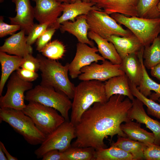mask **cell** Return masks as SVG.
<instances>
[{
    "instance_id": "cell-11",
    "label": "cell",
    "mask_w": 160,
    "mask_h": 160,
    "mask_svg": "<svg viewBox=\"0 0 160 160\" xmlns=\"http://www.w3.org/2000/svg\"><path fill=\"white\" fill-rule=\"evenodd\" d=\"M81 71V73L78 78L81 81L97 80L103 82L114 76L125 74L121 69L120 64H114L105 60L101 64L92 63L82 68Z\"/></svg>"
},
{
    "instance_id": "cell-39",
    "label": "cell",
    "mask_w": 160,
    "mask_h": 160,
    "mask_svg": "<svg viewBox=\"0 0 160 160\" xmlns=\"http://www.w3.org/2000/svg\"><path fill=\"white\" fill-rule=\"evenodd\" d=\"M16 73L20 79L28 82L34 81L39 77L36 72L21 68L16 71Z\"/></svg>"
},
{
    "instance_id": "cell-21",
    "label": "cell",
    "mask_w": 160,
    "mask_h": 160,
    "mask_svg": "<svg viewBox=\"0 0 160 160\" xmlns=\"http://www.w3.org/2000/svg\"><path fill=\"white\" fill-rule=\"evenodd\" d=\"M107 40L113 44L122 60L129 54H137L144 47L138 39L133 34L129 36L113 35Z\"/></svg>"
},
{
    "instance_id": "cell-37",
    "label": "cell",
    "mask_w": 160,
    "mask_h": 160,
    "mask_svg": "<svg viewBox=\"0 0 160 160\" xmlns=\"http://www.w3.org/2000/svg\"><path fill=\"white\" fill-rule=\"evenodd\" d=\"M145 159L147 160H160V145L154 143L147 145L144 152Z\"/></svg>"
},
{
    "instance_id": "cell-3",
    "label": "cell",
    "mask_w": 160,
    "mask_h": 160,
    "mask_svg": "<svg viewBox=\"0 0 160 160\" xmlns=\"http://www.w3.org/2000/svg\"><path fill=\"white\" fill-rule=\"evenodd\" d=\"M36 57L40 65V84L52 87L72 99L75 86L68 77L69 63L63 65L56 60L48 59L41 54H37Z\"/></svg>"
},
{
    "instance_id": "cell-42",
    "label": "cell",
    "mask_w": 160,
    "mask_h": 160,
    "mask_svg": "<svg viewBox=\"0 0 160 160\" xmlns=\"http://www.w3.org/2000/svg\"><path fill=\"white\" fill-rule=\"evenodd\" d=\"M0 147H1L8 160H17L18 159L12 156L7 151L4 144L0 141Z\"/></svg>"
},
{
    "instance_id": "cell-31",
    "label": "cell",
    "mask_w": 160,
    "mask_h": 160,
    "mask_svg": "<svg viewBox=\"0 0 160 160\" xmlns=\"http://www.w3.org/2000/svg\"><path fill=\"white\" fill-rule=\"evenodd\" d=\"M129 85L131 92L136 98L141 100L147 107V113L160 120V97L158 101L159 103L148 98L142 94L138 89L137 87L129 81Z\"/></svg>"
},
{
    "instance_id": "cell-18",
    "label": "cell",
    "mask_w": 160,
    "mask_h": 160,
    "mask_svg": "<svg viewBox=\"0 0 160 160\" xmlns=\"http://www.w3.org/2000/svg\"><path fill=\"white\" fill-rule=\"evenodd\" d=\"M25 35L23 30L12 35L5 40L3 45L0 47V52L23 57L28 54H32L33 48L27 44Z\"/></svg>"
},
{
    "instance_id": "cell-6",
    "label": "cell",
    "mask_w": 160,
    "mask_h": 160,
    "mask_svg": "<svg viewBox=\"0 0 160 160\" xmlns=\"http://www.w3.org/2000/svg\"><path fill=\"white\" fill-rule=\"evenodd\" d=\"M65 94L56 90L52 87L40 84L27 91L25 100L35 101L55 108L64 118L70 121L69 111L72 102Z\"/></svg>"
},
{
    "instance_id": "cell-20",
    "label": "cell",
    "mask_w": 160,
    "mask_h": 160,
    "mask_svg": "<svg viewBox=\"0 0 160 160\" xmlns=\"http://www.w3.org/2000/svg\"><path fill=\"white\" fill-rule=\"evenodd\" d=\"M138 0H106L96 6L109 15L118 13L128 17H138Z\"/></svg>"
},
{
    "instance_id": "cell-8",
    "label": "cell",
    "mask_w": 160,
    "mask_h": 160,
    "mask_svg": "<svg viewBox=\"0 0 160 160\" xmlns=\"http://www.w3.org/2000/svg\"><path fill=\"white\" fill-rule=\"evenodd\" d=\"M76 137L75 125L70 121H65L46 135L40 147L34 151V153L37 158L39 159L51 150H57L63 152L71 146V141Z\"/></svg>"
},
{
    "instance_id": "cell-48",
    "label": "cell",
    "mask_w": 160,
    "mask_h": 160,
    "mask_svg": "<svg viewBox=\"0 0 160 160\" xmlns=\"http://www.w3.org/2000/svg\"><path fill=\"white\" fill-rule=\"evenodd\" d=\"M4 0H0V3H2L4 1Z\"/></svg>"
},
{
    "instance_id": "cell-13",
    "label": "cell",
    "mask_w": 160,
    "mask_h": 160,
    "mask_svg": "<svg viewBox=\"0 0 160 160\" xmlns=\"http://www.w3.org/2000/svg\"><path fill=\"white\" fill-rule=\"evenodd\" d=\"M32 0L36 3L34 18L40 24L48 23L51 27L63 12V4L55 0Z\"/></svg>"
},
{
    "instance_id": "cell-2",
    "label": "cell",
    "mask_w": 160,
    "mask_h": 160,
    "mask_svg": "<svg viewBox=\"0 0 160 160\" xmlns=\"http://www.w3.org/2000/svg\"><path fill=\"white\" fill-rule=\"evenodd\" d=\"M72 100L70 121L75 125L94 103L108 100L104 83L97 80L81 81L75 86Z\"/></svg>"
},
{
    "instance_id": "cell-29",
    "label": "cell",
    "mask_w": 160,
    "mask_h": 160,
    "mask_svg": "<svg viewBox=\"0 0 160 160\" xmlns=\"http://www.w3.org/2000/svg\"><path fill=\"white\" fill-rule=\"evenodd\" d=\"M96 160H134L129 153L113 145L96 150Z\"/></svg>"
},
{
    "instance_id": "cell-36",
    "label": "cell",
    "mask_w": 160,
    "mask_h": 160,
    "mask_svg": "<svg viewBox=\"0 0 160 160\" xmlns=\"http://www.w3.org/2000/svg\"><path fill=\"white\" fill-rule=\"evenodd\" d=\"M20 68L36 72L39 70L40 65L38 59L31 54H29L23 57Z\"/></svg>"
},
{
    "instance_id": "cell-44",
    "label": "cell",
    "mask_w": 160,
    "mask_h": 160,
    "mask_svg": "<svg viewBox=\"0 0 160 160\" xmlns=\"http://www.w3.org/2000/svg\"><path fill=\"white\" fill-rule=\"evenodd\" d=\"M106 0H89V2L94 3L96 4Z\"/></svg>"
},
{
    "instance_id": "cell-1",
    "label": "cell",
    "mask_w": 160,
    "mask_h": 160,
    "mask_svg": "<svg viewBox=\"0 0 160 160\" xmlns=\"http://www.w3.org/2000/svg\"><path fill=\"white\" fill-rule=\"evenodd\" d=\"M120 95L111 96L106 102L94 103L82 115L75 125L74 147H92L96 150L106 148L104 139L116 135H126L121 129L123 122L131 120L129 116L132 101Z\"/></svg>"
},
{
    "instance_id": "cell-17",
    "label": "cell",
    "mask_w": 160,
    "mask_h": 160,
    "mask_svg": "<svg viewBox=\"0 0 160 160\" xmlns=\"http://www.w3.org/2000/svg\"><path fill=\"white\" fill-rule=\"evenodd\" d=\"M144 47L137 54H129L122 60L121 69L127 76L129 81L137 87L141 82L143 76L142 62L143 59Z\"/></svg>"
},
{
    "instance_id": "cell-19",
    "label": "cell",
    "mask_w": 160,
    "mask_h": 160,
    "mask_svg": "<svg viewBox=\"0 0 160 160\" xmlns=\"http://www.w3.org/2000/svg\"><path fill=\"white\" fill-rule=\"evenodd\" d=\"M59 28L62 33L67 32L75 36L79 42L95 47L94 43L88 37L89 28L87 21L86 15L78 16L73 22L67 21L62 23Z\"/></svg>"
},
{
    "instance_id": "cell-32",
    "label": "cell",
    "mask_w": 160,
    "mask_h": 160,
    "mask_svg": "<svg viewBox=\"0 0 160 160\" xmlns=\"http://www.w3.org/2000/svg\"><path fill=\"white\" fill-rule=\"evenodd\" d=\"M160 0H138L137 10L140 17L154 19L160 17L158 8Z\"/></svg>"
},
{
    "instance_id": "cell-38",
    "label": "cell",
    "mask_w": 160,
    "mask_h": 160,
    "mask_svg": "<svg viewBox=\"0 0 160 160\" xmlns=\"http://www.w3.org/2000/svg\"><path fill=\"white\" fill-rule=\"evenodd\" d=\"M3 16L0 17V37L9 35H12L17 31L21 30L20 26L17 25L7 24L3 21Z\"/></svg>"
},
{
    "instance_id": "cell-12",
    "label": "cell",
    "mask_w": 160,
    "mask_h": 160,
    "mask_svg": "<svg viewBox=\"0 0 160 160\" xmlns=\"http://www.w3.org/2000/svg\"><path fill=\"white\" fill-rule=\"evenodd\" d=\"M89 45L79 42L77 43L75 55L69 63V74L71 78L74 79L78 77L81 73V70L83 67L92 63L105 60L97 53L98 52L97 48Z\"/></svg>"
},
{
    "instance_id": "cell-34",
    "label": "cell",
    "mask_w": 160,
    "mask_h": 160,
    "mask_svg": "<svg viewBox=\"0 0 160 160\" xmlns=\"http://www.w3.org/2000/svg\"><path fill=\"white\" fill-rule=\"evenodd\" d=\"M49 27L48 23L34 24L27 36V44L31 46Z\"/></svg>"
},
{
    "instance_id": "cell-10",
    "label": "cell",
    "mask_w": 160,
    "mask_h": 160,
    "mask_svg": "<svg viewBox=\"0 0 160 160\" xmlns=\"http://www.w3.org/2000/svg\"><path fill=\"white\" fill-rule=\"evenodd\" d=\"M33 84L20 79L16 72L11 74L7 84V90L0 97V108H9L22 111L25 103L24 92L33 88Z\"/></svg>"
},
{
    "instance_id": "cell-5",
    "label": "cell",
    "mask_w": 160,
    "mask_h": 160,
    "mask_svg": "<svg viewBox=\"0 0 160 160\" xmlns=\"http://www.w3.org/2000/svg\"><path fill=\"white\" fill-rule=\"evenodd\" d=\"M111 16L119 23L130 31L145 47L150 45L160 33V17L148 19L128 17L114 13Z\"/></svg>"
},
{
    "instance_id": "cell-7",
    "label": "cell",
    "mask_w": 160,
    "mask_h": 160,
    "mask_svg": "<svg viewBox=\"0 0 160 160\" xmlns=\"http://www.w3.org/2000/svg\"><path fill=\"white\" fill-rule=\"evenodd\" d=\"M22 111L31 118L37 127L46 135L65 121L56 110L37 102H29Z\"/></svg>"
},
{
    "instance_id": "cell-47",
    "label": "cell",
    "mask_w": 160,
    "mask_h": 160,
    "mask_svg": "<svg viewBox=\"0 0 160 160\" xmlns=\"http://www.w3.org/2000/svg\"><path fill=\"white\" fill-rule=\"evenodd\" d=\"M158 8L159 11L160 12V0L158 5Z\"/></svg>"
},
{
    "instance_id": "cell-16",
    "label": "cell",
    "mask_w": 160,
    "mask_h": 160,
    "mask_svg": "<svg viewBox=\"0 0 160 160\" xmlns=\"http://www.w3.org/2000/svg\"><path fill=\"white\" fill-rule=\"evenodd\" d=\"M62 4L63 5L62 14L50 27L57 29L59 28L60 25L65 21L70 20L73 22L78 16L87 15L92 10H102L94 3L80 0L69 3Z\"/></svg>"
},
{
    "instance_id": "cell-41",
    "label": "cell",
    "mask_w": 160,
    "mask_h": 160,
    "mask_svg": "<svg viewBox=\"0 0 160 160\" xmlns=\"http://www.w3.org/2000/svg\"><path fill=\"white\" fill-rule=\"evenodd\" d=\"M150 70L151 75L160 81V63L152 68Z\"/></svg>"
},
{
    "instance_id": "cell-30",
    "label": "cell",
    "mask_w": 160,
    "mask_h": 160,
    "mask_svg": "<svg viewBox=\"0 0 160 160\" xmlns=\"http://www.w3.org/2000/svg\"><path fill=\"white\" fill-rule=\"evenodd\" d=\"M63 152L65 160H96V150L92 147L71 146Z\"/></svg>"
},
{
    "instance_id": "cell-35",
    "label": "cell",
    "mask_w": 160,
    "mask_h": 160,
    "mask_svg": "<svg viewBox=\"0 0 160 160\" xmlns=\"http://www.w3.org/2000/svg\"><path fill=\"white\" fill-rule=\"evenodd\" d=\"M56 29L49 27L38 38L36 41V50L40 52L42 49L50 41Z\"/></svg>"
},
{
    "instance_id": "cell-40",
    "label": "cell",
    "mask_w": 160,
    "mask_h": 160,
    "mask_svg": "<svg viewBox=\"0 0 160 160\" xmlns=\"http://www.w3.org/2000/svg\"><path fill=\"white\" fill-rule=\"evenodd\" d=\"M42 160H65L63 152L58 150H51L43 156Z\"/></svg>"
},
{
    "instance_id": "cell-14",
    "label": "cell",
    "mask_w": 160,
    "mask_h": 160,
    "mask_svg": "<svg viewBox=\"0 0 160 160\" xmlns=\"http://www.w3.org/2000/svg\"><path fill=\"white\" fill-rule=\"evenodd\" d=\"M132 105L129 112L130 119L144 124L154 135V143L160 145V122L150 117L145 112L144 104L136 98L132 101Z\"/></svg>"
},
{
    "instance_id": "cell-24",
    "label": "cell",
    "mask_w": 160,
    "mask_h": 160,
    "mask_svg": "<svg viewBox=\"0 0 160 160\" xmlns=\"http://www.w3.org/2000/svg\"><path fill=\"white\" fill-rule=\"evenodd\" d=\"M120 127L127 137L130 139L142 142L147 145L154 143L153 133L142 128L140 123L130 120L121 124Z\"/></svg>"
},
{
    "instance_id": "cell-45",
    "label": "cell",
    "mask_w": 160,
    "mask_h": 160,
    "mask_svg": "<svg viewBox=\"0 0 160 160\" xmlns=\"http://www.w3.org/2000/svg\"><path fill=\"white\" fill-rule=\"evenodd\" d=\"M61 3H71V0H55Z\"/></svg>"
},
{
    "instance_id": "cell-15",
    "label": "cell",
    "mask_w": 160,
    "mask_h": 160,
    "mask_svg": "<svg viewBox=\"0 0 160 160\" xmlns=\"http://www.w3.org/2000/svg\"><path fill=\"white\" fill-rule=\"evenodd\" d=\"M15 6L16 16L9 17L11 24L17 25L23 30L25 35H28L34 23V7L31 4L30 0H12Z\"/></svg>"
},
{
    "instance_id": "cell-46",
    "label": "cell",
    "mask_w": 160,
    "mask_h": 160,
    "mask_svg": "<svg viewBox=\"0 0 160 160\" xmlns=\"http://www.w3.org/2000/svg\"><path fill=\"white\" fill-rule=\"evenodd\" d=\"M80 0L83 1L89 2V0H71V3L74 2L76 1Z\"/></svg>"
},
{
    "instance_id": "cell-9",
    "label": "cell",
    "mask_w": 160,
    "mask_h": 160,
    "mask_svg": "<svg viewBox=\"0 0 160 160\" xmlns=\"http://www.w3.org/2000/svg\"><path fill=\"white\" fill-rule=\"evenodd\" d=\"M86 19L89 31L106 39L113 35L129 36L133 34L129 30L124 28L115 20L102 10L90 11L86 15Z\"/></svg>"
},
{
    "instance_id": "cell-23",
    "label": "cell",
    "mask_w": 160,
    "mask_h": 160,
    "mask_svg": "<svg viewBox=\"0 0 160 160\" xmlns=\"http://www.w3.org/2000/svg\"><path fill=\"white\" fill-rule=\"evenodd\" d=\"M88 37L95 42L98 52L105 59L108 60L114 64H121L122 59L112 42L90 31H88Z\"/></svg>"
},
{
    "instance_id": "cell-22",
    "label": "cell",
    "mask_w": 160,
    "mask_h": 160,
    "mask_svg": "<svg viewBox=\"0 0 160 160\" xmlns=\"http://www.w3.org/2000/svg\"><path fill=\"white\" fill-rule=\"evenodd\" d=\"M104 84L108 100L115 95L127 96L131 101L134 98L130 89L129 79L125 74L113 77L106 81Z\"/></svg>"
},
{
    "instance_id": "cell-33",
    "label": "cell",
    "mask_w": 160,
    "mask_h": 160,
    "mask_svg": "<svg viewBox=\"0 0 160 160\" xmlns=\"http://www.w3.org/2000/svg\"><path fill=\"white\" fill-rule=\"evenodd\" d=\"M65 49V46L61 42L55 40L48 43L40 52L47 58L56 60L63 57Z\"/></svg>"
},
{
    "instance_id": "cell-4",
    "label": "cell",
    "mask_w": 160,
    "mask_h": 160,
    "mask_svg": "<svg viewBox=\"0 0 160 160\" xmlns=\"http://www.w3.org/2000/svg\"><path fill=\"white\" fill-rule=\"evenodd\" d=\"M0 121L9 124L31 145L41 144L46 137V135L37 127L31 118L22 111L0 108Z\"/></svg>"
},
{
    "instance_id": "cell-28",
    "label": "cell",
    "mask_w": 160,
    "mask_h": 160,
    "mask_svg": "<svg viewBox=\"0 0 160 160\" xmlns=\"http://www.w3.org/2000/svg\"><path fill=\"white\" fill-rule=\"evenodd\" d=\"M143 58L144 65L148 69L160 63V36L151 44L144 47Z\"/></svg>"
},
{
    "instance_id": "cell-43",
    "label": "cell",
    "mask_w": 160,
    "mask_h": 160,
    "mask_svg": "<svg viewBox=\"0 0 160 160\" xmlns=\"http://www.w3.org/2000/svg\"><path fill=\"white\" fill-rule=\"evenodd\" d=\"M4 152L1 147H0V160H7V159Z\"/></svg>"
},
{
    "instance_id": "cell-27",
    "label": "cell",
    "mask_w": 160,
    "mask_h": 160,
    "mask_svg": "<svg viewBox=\"0 0 160 160\" xmlns=\"http://www.w3.org/2000/svg\"><path fill=\"white\" fill-rule=\"evenodd\" d=\"M143 61V60L142 62V78L140 85L137 88L145 96H149L150 99L156 101L160 97V84L153 81L149 76Z\"/></svg>"
},
{
    "instance_id": "cell-26",
    "label": "cell",
    "mask_w": 160,
    "mask_h": 160,
    "mask_svg": "<svg viewBox=\"0 0 160 160\" xmlns=\"http://www.w3.org/2000/svg\"><path fill=\"white\" fill-rule=\"evenodd\" d=\"M112 145L131 154L134 160L145 159L144 152L147 145L143 143L127 137L118 136L117 141L113 143Z\"/></svg>"
},
{
    "instance_id": "cell-25",
    "label": "cell",
    "mask_w": 160,
    "mask_h": 160,
    "mask_svg": "<svg viewBox=\"0 0 160 160\" xmlns=\"http://www.w3.org/2000/svg\"><path fill=\"white\" fill-rule=\"evenodd\" d=\"M23 57L12 56L0 52V62L1 66V75L0 81V96L2 94L5 84L8 78L15 71H17L23 62Z\"/></svg>"
}]
</instances>
